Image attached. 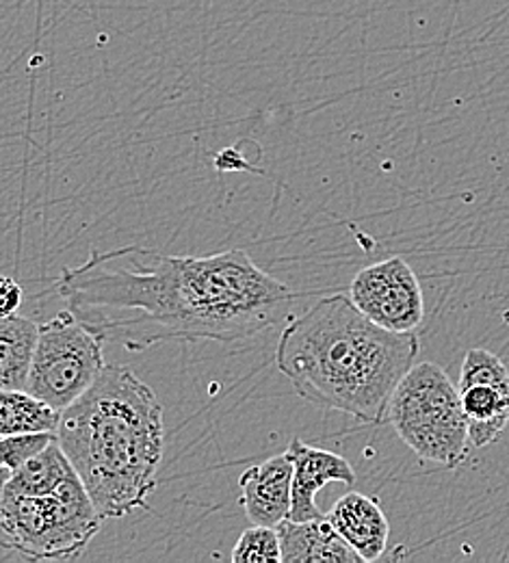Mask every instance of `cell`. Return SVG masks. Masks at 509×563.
Here are the masks:
<instances>
[{
    "label": "cell",
    "instance_id": "4",
    "mask_svg": "<svg viewBox=\"0 0 509 563\" xmlns=\"http://www.w3.org/2000/svg\"><path fill=\"white\" fill-rule=\"evenodd\" d=\"M102 520L78 475L57 493L0 488V542L31 562L76 560L98 536Z\"/></svg>",
    "mask_w": 509,
    "mask_h": 563
},
{
    "label": "cell",
    "instance_id": "2",
    "mask_svg": "<svg viewBox=\"0 0 509 563\" xmlns=\"http://www.w3.org/2000/svg\"><path fill=\"white\" fill-rule=\"evenodd\" d=\"M419 352L414 332L375 325L347 295L336 292L291 319L278 341L276 364L303 401L381 424Z\"/></svg>",
    "mask_w": 509,
    "mask_h": 563
},
{
    "label": "cell",
    "instance_id": "17",
    "mask_svg": "<svg viewBox=\"0 0 509 563\" xmlns=\"http://www.w3.org/2000/svg\"><path fill=\"white\" fill-rule=\"evenodd\" d=\"M57 438V431H35V433H13L0 435V482L9 477L24 462L35 457Z\"/></svg>",
    "mask_w": 509,
    "mask_h": 563
},
{
    "label": "cell",
    "instance_id": "10",
    "mask_svg": "<svg viewBox=\"0 0 509 563\" xmlns=\"http://www.w3.org/2000/svg\"><path fill=\"white\" fill-rule=\"evenodd\" d=\"M241 507L252 525L278 527L291 514L292 462L287 453L247 468L241 479Z\"/></svg>",
    "mask_w": 509,
    "mask_h": 563
},
{
    "label": "cell",
    "instance_id": "5",
    "mask_svg": "<svg viewBox=\"0 0 509 563\" xmlns=\"http://www.w3.org/2000/svg\"><path fill=\"white\" fill-rule=\"evenodd\" d=\"M386 417L421 462L457 468L471 455L473 444L460 390L434 362L414 364L403 375Z\"/></svg>",
    "mask_w": 509,
    "mask_h": 563
},
{
    "label": "cell",
    "instance_id": "18",
    "mask_svg": "<svg viewBox=\"0 0 509 563\" xmlns=\"http://www.w3.org/2000/svg\"><path fill=\"white\" fill-rule=\"evenodd\" d=\"M22 303V286L9 276H0V319L18 312Z\"/></svg>",
    "mask_w": 509,
    "mask_h": 563
},
{
    "label": "cell",
    "instance_id": "8",
    "mask_svg": "<svg viewBox=\"0 0 509 563\" xmlns=\"http://www.w3.org/2000/svg\"><path fill=\"white\" fill-rule=\"evenodd\" d=\"M473 449L493 444L509 424V368L497 353L471 350L457 382Z\"/></svg>",
    "mask_w": 509,
    "mask_h": 563
},
{
    "label": "cell",
    "instance_id": "3",
    "mask_svg": "<svg viewBox=\"0 0 509 563\" xmlns=\"http://www.w3.org/2000/svg\"><path fill=\"white\" fill-rule=\"evenodd\" d=\"M57 442L104 520L150 509L165 446L163 406L129 366L102 368L62 412Z\"/></svg>",
    "mask_w": 509,
    "mask_h": 563
},
{
    "label": "cell",
    "instance_id": "6",
    "mask_svg": "<svg viewBox=\"0 0 509 563\" xmlns=\"http://www.w3.org/2000/svg\"><path fill=\"white\" fill-rule=\"evenodd\" d=\"M104 341L64 310L37 328L26 388L46 406L64 412L102 373Z\"/></svg>",
    "mask_w": 509,
    "mask_h": 563
},
{
    "label": "cell",
    "instance_id": "7",
    "mask_svg": "<svg viewBox=\"0 0 509 563\" xmlns=\"http://www.w3.org/2000/svg\"><path fill=\"white\" fill-rule=\"evenodd\" d=\"M350 299L366 319L390 332H414L425 319L419 278L399 256L361 269L350 286Z\"/></svg>",
    "mask_w": 509,
    "mask_h": 563
},
{
    "label": "cell",
    "instance_id": "16",
    "mask_svg": "<svg viewBox=\"0 0 509 563\" xmlns=\"http://www.w3.org/2000/svg\"><path fill=\"white\" fill-rule=\"evenodd\" d=\"M232 562L283 563L278 529L263 525H252L245 529L232 551Z\"/></svg>",
    "mask_w": 509,
    "mask_h": 563
},
{
    "label": "cell",
    "instance_id": "1",
    "mask_svg": "<svg viewBox=\"0 0 509 563\" xmlns=\"http://www.w3.org/2000/svg\"><path fill=\"white\" fill-rule=\"evenodd\" d=\"M57 290L85 328L131 353L167 341L250 339L276 325L299 297L245 250L196 258L142 245L93 250L62 272Z\"/></svg>",
    "mask_w": 509,
    "mask_h": 563
},
{
    "label": "cell",
    "instance_id": "9",
    "mask_svg": "<svg viewBox=\"0 0 509 563\" xmlns=\"http://www.w3.org/2000/svg\"><path fill=\"white\" fill-rule=\"evenodd\" d=\"M292 462L291 520L321 518L323 511L317 505V494L328 484H356V471L352 464L332 451L317 449L295 438L287 449Z\"/></svg>",
    "mask_w": 509,
    "mask_h": 563
},
{
    "label": "cell",
    "instance_id": "15",
    "mask_svg": "<svg viewBox=\"0 0 509 563\" xmlns=\"http://www.w3.org/2000/svg\"><path fill=\"white\" fill-rule=\"evenodd\" d=\"M62 412L46 406L29 390L0 388V435L57 431Z\"/></svg>",
    "mask_w": 509,
    "mask_h": 563
},
{
    "label": "cell",
    "instance_id": "14",
    "mask_svg": "<svg viewBox=\"0 0 509 563\" xmlns=\"http://www.w3.org/2000/svg\"><path fill=\"white\" fill-rule=\"evenodd\" d=\"M37 328L35 321L18 312L0 319V388H26Z\"/></svg>",
    "mask_w": 509,
    "mask_h": 563
},
{
    "label": "cell",
    "instance_id": "12",
    "mask_svg": "<svg viewBox=\"0 0 509 563\" xmlns=\"http://www.w3.org/2000/svg\"><path fill=\"white\" fill-rule=\"evenodd\" d=\"M283 563H363L328 516L312 520H283L278 527Z\"/></svg>",
    "mask_w": 509,
    "mask_h": 563
},
{
    "label": "cell",
    "instance_id": "13",
    "mask_svg": "<svg viewBox=\"0 0 509 563\" xmlns=\"http://www.w3.org/2000/svg\"><path fill=\"white\" fill-rule=\"evenodd\" d=\"M73 477L76 471L55 438L35 457L9 473V477L0 482V488L13 494H51L57 493Z\"/></svg>",
    "mask_w": 509,
    "mask_h": 563
},
{
    "label": "cell",
    "instance_id": "11",
    "mask_svg": "<svg viewBox=\"0 0 509 563\" xmlns=\"http://www.w3.org/2000/svg\"><path fill=\"white\" fill-rule=\"evenodd\" d=\"M328 518L363 562L381 560L388 547L390 525L377 498L363 493L345 494L334 503Z\"/></svg>",
    "mask_w": 509,
    "mask_h": 563
}]
</instances>
